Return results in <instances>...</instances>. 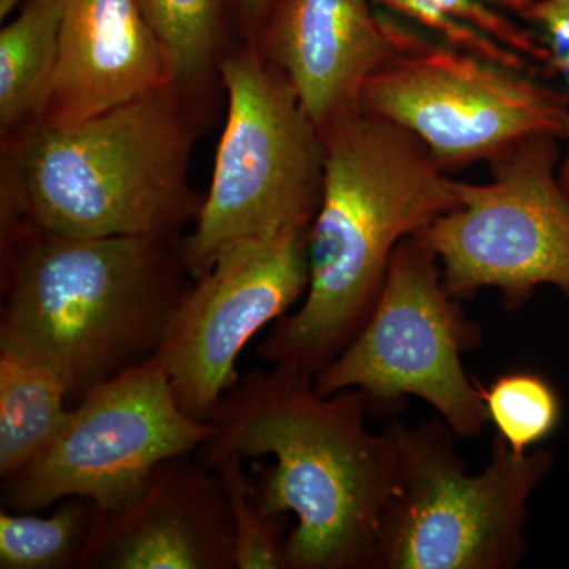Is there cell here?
I'll list each match as a JSON object with an SVG mask.
<instances>
[{
	"instance_id": "14",
	"label": "cell",
	"mask_w": 569,
	"mask_h": 569,
	"mask_svg": "<svg viewBox=\"0 0 569 569\" xmlns=\"http://www.w3.org/2000/svg\"><path fill=\"white\" fill-rule=\"evenodd\" d=\"M59 2L58 70L36 123L69 126L179 82L137 0Z\"/></svg>"
},
{
	"instance_id": "21",
	"label": "cell",
	"mask_w": 569,
	"mask_h": 569,
	"mask_svg": "<svg viewBox=\"0 0 569 569\" xmlns=\"http://www.w3.org/2000/svg\"><path fill=\"white\" fill-rule=\"evenodd\" d=\"M212 470L222 481L234 538V569H283L284 516L266 515L247 477L244 459L231 456Z\"/></svg>"
},
{
	"instance_id": "2",
	"label": "cell",
	"mask_w": 569,
	"mask_h": 569,
	"mask_svg": "<svg viewBox=\"0 0 569 569\" xmlns=\"http://www.w3.org/2000/svg\"><path fill=\"white\" fill-rule=\"evenodd\" d=\"M320 204L307 231L309 287L258 347L271 366L316 377L366 325L392 254L459 204L456 181L413 133L361 107L321 132Z\"/></svg>"
},
{
	"instance_id": "16",
	"label": "cell",
	"mask_w": 569,
	"mask_h": 569,
	"mask_svg": "<svg viewBox=\"0 0 569 569\" xmlns=\"http://www.w3.org/2000/svg\"><path fill=\"white\" fill-rule=\"evenodd\" d=\"M59 0H26L0 32V123L20 133L39 121L59 62Z\"/></svg>"
},
{
	"instance_id": "8",
	"label": "cell",
	"mask_w": 569,
	"mask_h": 569,
	"mask_svg": "<svg viewBox=\"0 0 569 569\" xmlns=\"http://www.w3.org/2000/svg\"><path fill=\"white\" fill-rule=\"evenodd\" d=\"M557 140L512 146L490 160L489 182L456 181L459 204L417 234L437 254L452 298L496 288L518 310L541 284L569 298V197Z\"/></svg>"
},
{
	"instance_id": "7",
	"label": "cell",
	"mask_w": 569,
	"mask_h": 569,
	"mask_svg": "<svg viewBox=\"0 0 569 569\" xmlns=\"http://www.w3.org/2000/svg\"><path fill=\"white\" fill-rule=\"evenodd\" d=\"M459 302L445 288L433 250L419 236L403 239L366 325L313 377L317 391L359 389L370 410L387 413L406 397H418L456 436L478 437L489 425L488 411L462 353L479 346L482 332Z\"/></svg>"
},
{
	"instance_id": "24",
	"label": "cell",
	"mask_w": 569,
	"mask_h": 569,
	"mask_svg": "<svg viewBox=\"0 0 569 569\" xmlns=\"http://www.w3.org/2000/svg\"><path fill=\"white\" fill-rule=\"evenodd\" d=\"M26 2V0H0V18L9 17L11 11L17 9L18 3Z\"/></svg>"
},
{
	"instance_id": "22",
	"label": "cell",
	"mask_w": 569,
	"mask_h": 569,
	"mask_svg": "<svg viewBox=\"0 0 569 569\" xmlns=\"http://www.w3.org/2000/svg\"><path fill=\"white\" fill-rule=\"evenodd\" d=\"M526 21L538 32L548 50L552 77H561L565 82L569 110V0H537ZM565 140L568 149L560 163L559 179L569 197V118Z\"/></svg>"
},
{
	"instance_id": "5",
	"label": "cell",
	"mask_w": 569,
	"mask_h": 569,
	"mask_svg": "<svg viewBox=\"0 0 569 569\" xmlns=\"http://www.w3.org/2000/svg\"><path fill=\"white\" fill-rule=\"evenodd\" d=\"M395 426L399 473L378 530L373 569L519 567L529 552L530 498L553 467V452L519 455L497 433L488 463L473 475L443 419Z\"/></svg>"
},
{
	"instance_id": "15",
	"label": "cell",
	"mask_w": 569,
	"mask_h": 569,
	"mask_svg": "<svg viewBox=\"0 0 569 569\" xmlns=\"http://www.w3.org/2000/svg\"><path fill=\"white\" fill-rule=\"evenodd\" d=\"M448 47L533 77H552L541 37L527 24L537 0H373Z\"/></svg>"
},
{
	"instance_id": "20",
	"label": "cell",
	"mask_w": 569,
	"mask_h": 569,
	"mask_svg": "<svg viewBox=\"0 0 569 569\" xmlns=\"http://www.w3.org/2000/svg\"><path fill=\"white\" fill-rule=\"evenodd\" d=\"M489 422L512 451L523 455L552 436L561 419L556 389L533 372L500 376L489 388L482 387Z\"/></svg>"
},
{
	"instance_id": "1",
	"label": "cell",
	"mask_w": 569,
	"mask_h": 569,
	"mask_svg": "<svg viewBox=\"0 0 569 569\" xmlns=\"http://www.w3.org/2000/svg\"><path fill=\"white\" fill-rule=\"evenodd\" d=\"M369 411L359 389L323 396L298 370H252L217 400L213 433L193 455L211 470L231 456L274 458L253 493L266 515L296 518L283 569H373L400 443L395 425L367 427Z\"/></svg>"
},
{
	"instance_id": "23",
	"label": "cell",
	"mask_w": 569,
	"mask_h": 569,
	"mask_svg": "<svg viewBox=\"0 0 569 569\" xmlns=\"http://www.w3.org/2000/svg\"><path fill=\"white\" fill-rule=\"evenodd\" d=\"M238 11L241 20L249 26V31L260 33L277 0H228Z\"/></svg>"
},
{
	"instance_id": "3",
	"label": "cell",
	"mask_w": 569,
	"mask_h": 569,
	"mask_svg": "<svg viewBox=\"0 0 569 569\" xmlns=\"http://www.w3.org/2000/svg\"><path fill=\"white\" fill-rule=\"evenodd\" d=\"M2 246L0 350L47 367L78 402L156 358L189 290L174 239L74 238L21 224Z\"/></svg>"
},
{
	"instance_id": "9",
	"label": "cell",
	"mask_w": 569,
	"mask_h": 569,
	"mask_svg": "<svg viewBox=\"0 0 569 569\" xmlns=\"http://www.w3.org/2000/svg\"><path fill=\"white\" fill-rule=\"evenodd\" d=\"M212 433L211 422L183 411L156 356L82 397L61 433L2 479V503L37 512L84 497L118 511L141 496L160 463L193 455Z\"/></svg>"
},
{
	"instance_id": "6",
	"label": "cell",
	"mask_w": 569,
	"mask_h": 569,
	"mask_svg": "<svg viewBox=\"0 0 569 569\" xmlns=\"http://www.w3.org/2000/svg\"><path fill=\"white\" fill-rule=\"evenodd\" d=\"M220 77L228 114L211 189L179 244L194 279L236 244L309 230L323 183V137L282 71L249 48Z\"/></svg>"
},
{
	"instance_id": "13",
	"label": "cell",
	"mask_w": 569,
	"mask_h": 569,
	"mask_svg": "<svg viewBox=\"0 0 569 569\" xmlns=\"http://www.w3.org/2000/svg\"><path fill=\"white\" fill-rule=\"evenodd\" d=\"M82 569H234L230 508L194 455L164 460L137 500L93 511Z\"/></svg>"
},
{
	"instance_id": "10",
	"label": "cell",
	"mask_w": 569,
	"mask_h": 569,
	"mask_svg": "<svg viewBox=\"0 0 569 569\" xmlns=\"http://www.w3.org/2000/svg\"><path fill=\"white\" fill-rule=\"evenodd\" d=\"M359 107L413 133L447 173L568 132L567 93L425 32L366 82Z\"/></svg>"
},
{
	"instance_id": "17",
	"label": "cell",
	"mask_w": 569,
	"mask_h": 569,
	"mask_svg": "<svg viewBox=\"0 0 569 569\" xmlns=\"http://www.w3.org/2000/svg\"><path fill=\"white\" fill-rule=\"evenodd\" d=\"M69 392L47 367L0 350V478L22 470L61 433Z\"/></svg>"
},
{
	"instance_id": "19",
	"label": "cell",
	"mask_w": 569,
	"mask_h": 569,
	"mask_svg": "<svg viewBox=\"0 0 569 569\" xmlns=\"http://www.w3.org/2000/svg\"><path fill=\"white\" fill-rule=\"evenodd\" d=\"M146 21L173 59L179 81L197 80L222 39L228 0H137Z\"/></svg>"
},
{
	"instance_id": "12",
	"label": "cell",
	"mask_w": 569,
	"mask_h": 569,
	"mask_svg": "<svg viewBox=\"0 0 569 569\" xmlns=\"http://www.w3.org/2000/svg\"><path fill=\"white\" fill-rule=\"evenodd\" d=\"M419 33L373 0H277L258 37L323 132L359 108L366 82Z\"/></svg>"
},
{
	"instance_id": "18",
	"label": "cell",
	"mask_w": 569,
	"mask_h": 569,
	"mask_svg": "<svg viewBox=\"0 0 569 569\" xmlns=\"http://www.w3.org/2000/svg\"><path fill=\"white\" fill-rule=\"evenodd\" d=\"M96 505L84 497L59 501L51 516L0 512V568H80L91 535Z\"/></svg>"
},
{
	"instance_id": "4",
	"label": "cell",
	"mask_w": 569,
	"mask_h": 569,
	"mask_svg": "<svg viewBox=\"0 0 569 569\" xmlns=\"http://www.w3.org/2000/svg\"><path fill=\"white\" fill-rule=\"evenodd\" d=\"M176 84L69 126L28 127L11 153L2 236L32 224L74 238L174 239L197 220Z\"/></svg>"
},
{
	"instance_id": "11",
	"label": "cell",
	"mask_w": 569,
	"mask_h": 569,
	"mask_svg": "<svg viewBox=\"0 0 569 569\" xmlns=\"http://www.w3.org/2000/svg\"><path fill=\"white\" fill-rule=\"evenodd\" d=\"M307 231L224 250L182 296L156 356L190 417L208 419L247 343L306 295Z\"/></svg>"
}]
</instances>
